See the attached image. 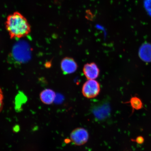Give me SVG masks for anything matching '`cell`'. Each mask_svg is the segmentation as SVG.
Returning <instances> with one entry per match:
<instances>
[{"mask_svg": "<svg viewBox=\"0 0 151 151\" xmlns=\"http://www.w3.org/2000/svg\"><path fill=\"white\" fill-rule=\"evenodd\" d=\"M129 103L132 108L137 110L141 109L142 106V103L140 99L137 97H132Z\"/></svg>", "mask_w": 151, "mask_h": 151, "instance_id": "9c48e42d", "label": "cell"}, {"mask_svg": "<svg viewBox=\"0 0 151 151\" xmlns=\"http://www.w3.org/2000/svg\"><path fill=\"white\" fill-rule=\"evenodd\" d=\"M83 72L88 80H95L99 76L100 70L96 63L91 62L84 65Z\"/></svg>", "mask_w": 151, "mask_h": 151, "instance_id": "8992f818", "label": "cell"}, {"mask_svg": "<svg viewBox=\"0 0 151 151\" xmlns=\"http://www.w3.org/2000/svg\"><path fill=\"white\" fill-rule=\"evenodd\" d=\"M3 105V92L0 88V112L2 109Z\"/></svg>", "mask_w": 151, "mask_h": 151, "instance_id": "8fae6325", "label": "cell"}, {"mask_svg": "<svg viewBox=\"0 0 151 151\" xmlns=\"http://www.w3.org/2000/svg\"><path fill=\"white\" fill-rule=\"evenodd\" d=\"M61 67L64 74L68 75L75 73L78 68V66L73 58L65 57L62 60Z\"/></svg>", "mask_w": 151, "mask_h": 151, "instance_id": "5b68a950", "label": "cell"}, {"mask_svg": "<svg viewBox=\"0 0 151 151\" xmlns=\"http://www.w3.org/2000/svg\"><path fill=\"white\" fill-rule=\"evenodd\" d=\"M91 112L96 120L104 122L110 117L111 107L109 100L104 99L98 102L92 104Z\"/></svg>", "mask_w": 151, "mask_h": 151, "instance_id": "7a4b0ae2", "label": "cell"}, {"mask_svg": "<svg viewBox=\"0 0 151 151\" xmlns=\"http://www.w3.org/2000/svg\"><path fill=\"white\" fill-rule=\"evenodd\" d=\"M89 134L87 130L82 127L75 128L70 134V140L77 146L85 145L89 139Z\"/></svg>", "mask_w": 151, "mask_h": 151, "instance_id": "277c9868", "label": "cell"}, {"mask_svg": "<svg viewBox=\"0 0 151 151\" xmlns=\"http://www.w3.org/2000/svg\"><path fill=\"white\" fill-rule=\"evenodd\" d=\"M139 54L143 61L151 62V45L148 43L143 44L139 49Z\"/></svg>", "mask_w": 151, "mask_h": 151, "instance_id": "52a82bcc", "label": "cell"}, {"mask_svg": "<svg viewBox=\"0 0 151 151\" xmlns=\"http://www.w3.org/2000/svg\"><path fill=\"white\" fill-rule=\"evenodd\" d=\"M142 6L146 14L151 17V0H143Z\"/></svg>", "mask_w": 151, "mask_h": 151, "instance_id": "30bf717a", "label": "cell"}, {"mask_svg": "<svg viewBox=\"0 0 151 151\" xmlns=\"http://www.w3.org/2000/svg\"><path fill=\"white\" fill-rule=\"evenodd\" d=\"M5 27L11 39H20L31 32V25L23 15L16 11L7 16Z\"/></svg>", "mask_w": 151, "mask_h": 151, "instance_id": "6da1fadb", "label": "cell"}, {"mask_svg": "<svg viewBox=\"0 0 151 151\" xmlns=\"http://www.w3.org/2000/svg\"><path fill=\"white\" fill-rule=\"evenodd\" d=\"M56 97L55 92L52 90L47 89L43 90L40 94L41 101L47 104H50L53 102Z\"/></svg>", "mask_w": 151, "mask_h": 151, "instance_id": "ba28073f", "label": "cell"}, {"mask_svg": "<svg viewBox=\"0 0 151 151\" xmlns=\"http://www.w3.org/2000/svg\"><path fill=\"white\" fill-rule=\"evenodd\" d=\"M101 86L99 82L94 80H90L84 83L82 88L83 96L88 99H93L99 95Z\"/></svg>", "mask_w": 151, "mask_h": 151, "instance_id": "3957f363", "label": "cell"}]
</instances>
